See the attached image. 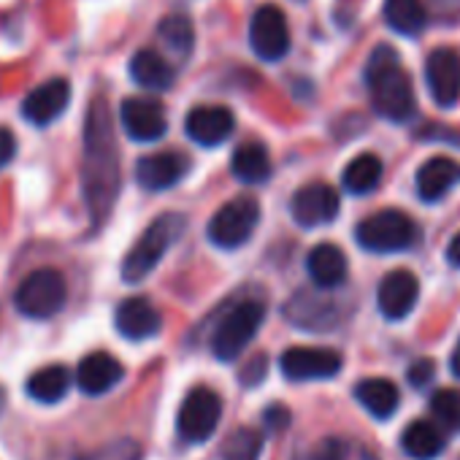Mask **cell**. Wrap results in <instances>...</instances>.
<instances>
[{
  "instance_id": "7402d4cb",
  "label": "cell",
  "mask_w": 460,
  "mask_h": 460,
  "mask_svg": "<svg viewBox=\"0 0 460 460\" xmlns=\"http://www.w3.org/2000/svg\"><path fill=\"white\" fill-rule=\"evenodd\" d=\"M285 312L288 320L304 331H328L331 325H336V304L317 298L312 293H298Z\"/></svg>"
},
{
  "instance_id": "f546056e",
  "label": "cell",
  "mask_w": 460,
  "mask_h": 460,
  "mask_svg": "<svg viewBox=\"0 0 460 460\" xmlns=\"http://www.w3.org/2000/svg\"><path fill=\"white\" fill-rule=\"evenodd\" d=\"M263 433L258 428H239L222 444V460H261Z\"/></svg>"
},
{
  "instance_id": "1f68e13d",
  "label": "cell",
  "mask_w": 460,
  "mask_h": 460,
  "mask_svg": "<svg viewBox=\"0 0 460 460\" xmlns=\"http://www.w3.org/2000/svg\"><path fill=\"white\" fill-rule=\"evenodd\" d=\"M430 414L444 433H460V390H436L430 395Z\"/></svg>"
},
{
  "instance_id": "4fadbf2b",
  "label": "cell",
  "mask_w": 460,
  "mask_h": 460,
  "mask_svg": "<svg viewBox=\"0 0 460 460\" xmlns=\"http://www.w3.org/2000/svg\"><path fill=\"white\" fill-rule=\"evenodd\" d=\"M425 79L430 98L441 109H452L460 98V55L455 49H433L425 60Z\"/></svg>"
},
{
  "instance_id": "3957f363",
  "label": "cell",
  "mask_w": 460,
  "mask_h": 460,
  "mask_svg": "<svg viewBox=\"0 0 460 460\" xmlns=\"http://www.w3.org/2000/svg\"><path fill=\"white\" fill-rule=\"evenodd\" d=\"M187 219L181 214H160L136 242V247L122 261V279L128 285H136L146 279L157 263L165 258V252L184 236Z\"/></svg>"
},
{
  "instance_id": "e0dca14e",
  "label": "cell",
  "mask_w": 460,
  "mask_h": 460,
  "mask_svg": "<svg viewBox=\"0 0 460 460\" xmlns=\"http://www.w3.org/2000/svg\"><path fill=\"white\" fill-rule=\"evenodd\" d=\"M236 128V117L227 106H195L187 114L184 130L200 146H219Z\"/></svg>"
},
{
  "instance_id": "5bb4252c",
  "label": "cell",
  "mask_w": 460,
  "mask_h": 460,
  "mask_svg": "<svg viewBox=\"0 0 460 460\" xmlns=\"http://www.w3.org/2000/svg\"><path fill=\"white\" fill-rule=\"evenodd\" d=\"M420 298V282L411 271L406 269H398V271H390L382 282H379V290H376V304H379V312L382 317L398 323L403 317L411 314L414 304Z\"/></svg>"
},
{
  "instance_id": "30bf717a",
  "label": "cell",
  "mask_w": 460,
  "mask_h": 460,
  "mask_svg": "<svg viewBox=\"0 0 460 460\" xmlns=\"http://www.w3.org/2000/svg\"><path fill=\"white\" fill-rule=\"evenodd\" d=\"M341 366L344 358L328 347H290L279 360V368L290 382L331 379L341 371Z\"/></svg>"
},
{
  "instance_id": "ab89813d",
  "label": "cell",
  "mask_w": 460,
  "mask_h": 460,
  "mask_svg": "<svg viewBox=\"0 0 460 460\" xmlns=\"http://www.w3.org/2000/svg\"><path fill=\"white\" fill-rule=\"evenodd\" d=\"M449 368H452V374L460 379V341L455 344V349H452V358H449Z\"/></svg>"
},
{
  "instance_id": "8d00e7d4",
  "label": "cell",
  "mask_w": 460,
  "mask_h": 460,
  "mask_svg": "<svg viewBox=\"0 0 460 460\" xmlns=\"http://www.w3.org/2000/svg\"><path fill=\"white\" fill-rule=\"evenodd\" d=\"M339 460H376L371 449H366L363 444H349L341 441L339 444Z\"/></svg>"
},
{
  "instance_id": "603a6c76",
  "label": "cell",
  "mask_w": 460,
  "mask_h": 460,
  "mask_svg": "<svg viewBox=\"0 0 460 460\" xmlns=\"http://www.w3.org/2000/svg\"><path fill=\"white\" fill-rule=\"evenodd\" d=\"M355 398L358 403L376 420H390L395 411H398V403H401V393L395 387V382L390 379H363L358 382L355 387Z\"/></svg>"
},
{
  "instance_id": "d6a6232c",
  "label": "cell",
  "mask_w": 460,
  "mask_h": 460,
  "mask_svg": "<svg viewBox=\"0 0 460 460\" xmlns=\"http://www.w3.org/2000/svg\"><path fill=\"white\" fill-rule=\"evenodd\" d=\"M433 376H436V363H433L430 358L414 360V363L409 366V371H406V379H409V385H411L414 390L428 387V385L433 382Z\"/></svg>"
},
{
  "instance_id": "ba28073f",
  "label": "cell",
  "mask_w": 460,
  "mask_h": 460,
  "mask_svg": "<svg viewBox=\"0 0 460 460\" xmlns=\"http://www.w3.org/2000/svg\"><path fill=\"white\" fill-rule=\"evenodd\" d=\"M219 420H222V398L211 387H195L181 401L176 428L184 441L200 444L214 436Z\"/></svg>"
},
{
  "instance_id": "ffe728a7",
  "label": "cell",
  "mask_w": 460,
  "mask_h": 460,
  "mask_svg": "<svg viewBox=\"0 0 460 460\" xmlns=\"http://www.w3.org/2000/svg\"><path fill=\"white\" fill-rule=\"evenodd\" d=\"M122 376H125L122 363L109 352H93V355L82 358V363L76 368V385L87 395L109 393L111 387H117L122 382Z\"/></svg>"
},
{
  "instance_id": "ac0fdd59",
  "label": "cell",
  "mask_w": 460,
  "mask_h": 460,
  "mask_svg": "<svg viewBox=\"0 0 460 460\" xmlns=\"http://www.w3.org/2000/svg\"><path fill=\"white\" fill-rule=\"evenodd\" d=\"M114 323H117V331L130 341H146V339L157 336L163 328V317H160L157 306L141 296L125 298L117 306Z\"/></svg>"
},
{
  "instance_id": "d6986e66",
  "label": "cell",
  "mask_w": 460,
  "mask_h": 460,
  "mask_svg": "<svg viewBox=\"0 0 460 460\" xmlns=\"http://www.w3.org/2000/svg\"><path fill=\"white\" fill-rule=\"evenodd\" d=\"M457 181H460V163L455 157L436 155V157H430V160H425L420 165L417 179H414V187H417V195L425 203H436L452 187H457Z\"/></svg>"
},
{
  "instance_id": "2e32d148",
  "label": "cell",
  "mask_w": 460,
  "mask_h": 460,
  "mask_svg": "<svg viewBox=\"0 0 460 460\" xmlns=\"http://www.w3.org/2000/svg\"><path fill=\"white\" fill-rule=\"evenodd\" d=\"M190 165H192L190 157H184L181 152L149 155L136 163V181L149 192H163V190H171L173 184H179L187 176Z\"/></svg>"
},
{
  "instance_id": "277c9868",
  "label": "cell",
  "mask_w": 460,
  "mask_h": 460,
  "mask_svg": "<svg viewBox=\"0 0 460 460\" xmlns=\"http://www.w3.org/2000/svg\"><path fill=\"white\" fill-rule=\"evenodd\" d=\"M420 236V230L414 225V219L398 208H385L376 211L371 217H366L358 227H355V239L363 250L368 252H379V255H390V252H403L409 247H414Z\"/></svg>"
},
{
  "instance_id": "484cf974",
  "label": "cell",
  "mask_w": 460,
  "mask_h": 460,
  "mask_svg": "<svg viewBox=\"0 0 460 460\" xmlns=\"http://www.w3.org/2000/svg\"><path fill=\"white\" fill-rule=\"evenodd\" d=\"M230 171L244 184H261L271 176V155L261 141H247L230 157Z\"/></svg>"
},
{
  "instance_id": "5b68a950",
  "label": "cell",
  "mask_w": 460,
  "mask_h": 460,
  "mask_svg": "<svg viewBox=\"0 0 460 460\" xmlns=\"http://www.w3.org/2000/svg\"><path fill=\"white\" fill-rule=\"evenodd\" d=\"M263 320H266V306L261 301H242L230 309L219 320L211 336V352L217 355V360H225V363L236 360L258 336Z\"/></svg>"
},
{
  "instance_id": "f35d334b",
  "label": "cell",
  "mask_w": 460,
  "mask_h": 460,
  "mask_svg": "<svg viewBox=\"0 0 460 460\" xmlns=\"http://www.w3.org/2000/svg\"><path fill=\"white\" fill-rule=\"evenodd\" d=\"M447 261H449L455 269H460V234L452 236V242H449V247H447Z\"/></svg>"
},
{
  "instance_id": "836d02e7",
  "label": "cell",
  "mask_w": 460,
  "mask_h": 460,
  "mask_svg": "<svg viewBox=\"0 0 460 460\" xmlns=\"http://www.w3.org/2000/svg\"><path fill=\"white\" fill-rule=\"evenodd\" d=\"M266 366H269L266 355L252 358V360H250V366L242 371V382H244V385H250V387H252V385H258V382L266 376Z\"/></svg>"
},
{
  "instance_id": "9a60e30c",
  "label": "cell",
  "mask_w": 460,
  "mask_h": 460,
  "mask_svg": "<svg viewBox=\"0 0 460 460\" xmlns=\"http://www.w3.org/2000/svg\"><path fill=\"white\" fill-rule=\"evenodd\" d=\"M68 103H71V84L66 79H49V82L39 84L22 101V117L36 128H47L58 117H63Z\"/></svg>"
},
{
  "instance_id": "4316f807",
  "label": "cell",
  "mask_w": 460,
  "mask_h": 460,
  "mask_svg": "<svg viewBox=\"0 0 460 460\" xmlns=\"http://www.w3.org/2000/svg\"><path fill=\"white\" fill-rule=\"evenodd\" d=\"M385 22L401 36H417L428 25L422 0H385Z\"/></svg>"
},
{
  "instance_id": "e575fe53",
  "label": "cell",
  "mask_w": 460,
  "mask_h": 460,
  "mask_svg": "<svg viewBox=\"0 0 460 460\" xmlns=\"http://www.w3.org/2000/svg\"><path fill=\"white\" fill-rule=\"evenodd\" d=\"M339 444H341L339 438H325L304 460H339Z\"/></svg>"
},
{
  "instance_id": "6da1fadb",
  "label": "cell",
  "mask_w": 460,
  "mask_h": 460,
  "mask_svg": "<svg viewBox=\"0 0 460 460\" xmlns=\"http://www.w3.org/2000/svg\"><path fill=\"white\" fill-rule=\"evenodd\" d=\"M82 192L90 219L101 225L114 208L119 192V152L114 141L111 114L98 95L87 109L84 122V157H82Z\"/></svg>"
},
{
  "instance_id": "8992f818",
  "label": "cell",
  "mask_w": 460,
  "mask_h": 460,
  "mask_svg": "<svg viewBox=\"0 0 460 460\" xmlns=\"http://www.w3.org/2000/svg\"><path fill=\"white\" fill-rule=\"evenodd\" d=\"M261 222V203L252 195H239L227 200L208 219V242L219 250H239L247 244Z\"/></svg>"
},
{
  "instance_id": "d590c367",
  "label": "cell",
  "mask_w": 460,
  "mask_h": 460,
  "mask_svg": "<svg viewBox=\"0 0 460 460\" xmlns=\"http://www.w3.org/2000/svg\"><path fill=\"white\" fill-rule=\"evenodd\" d=\"M17 152V138L9 128H0V168H6Z\"/></svg>"
},
{
  "instance_id": "44dd1931",
  "label": "cell",
  "mask_w": 460,
  "mask_h": 460,
  "mask_svg": "<svg viewBox=\"0 0 460 460\" xmlns=\"http://www.w3.org/2000/svg\"><path fill=\"white\" fill-rule=\"evenodd\" d=\"M306 271L320 290H333L347 282V255L336 244H317L306 258Z\"/></svg>"
},
{
  "instance_id": "d4e9b609",
  "label": "cell",
  "mask_w": 460,
  "mask_h": 460,
  "mask_svg": "<svg viewBox=\"0 0 460 460\" xmlns=\"http://www.w3.org/2000/svg\"><path fill=\"white\" fill-rule=\"evenodd\" d=\"M401 447L411 460H433L444 452V430L430 420H414L406 425Z\"/></svg>"
},
{
  "instance_id": "cb8c5ba5",
  "label": "cell",
  "mask_w": 460,
  "mask_h": 460,
  "mask_svg": "<svg viewBox=\"0 0 460 460\" xmlns=\"http://www.w3.org/2000/svg\"><path fill=\"white\" fill-rule=\"evenodd\" d=\"M130 76H133V82L138 87L152 90V93H165L173 84V79H176L173 68L155 49H141V52L133 55V60H130Z\"/></svg>"
},
{
  "instance_id": "52a82bcc",
  "label": "cell",
  "mask_w": 460,
  "mask_h": 460,
  "mask_svg": "<svg viewBox=\"0 0 460 460\" xmlns=\"http://www.w3.org/2000/svg\"><path fill=\"white\" fill-rule=\"evenodd\" d=\"M68 301L66 277L58 269H39L22 279L14 296V306L20 314L31 320H49L55 317Z\"/></svg>"
},
{
  "instance_id": "4dcf8cb0",
  "label": "cell",
  "mask_w": 460,
  "mask_h": 460,
  "mask_svg": "<svg viewBox=\"0 0 460 460\" xmlns=\"http://www.w3.org/2000/svg\"><path fill=\"white\" fill-rule=\"evenodd\" d=\"M157 36H160V41H163L173 55H181V58H187L190 49H192V44H195L192 22H190V17H184V14H171V17H165V20L160 22V28H157Z\"/></svg>"
},
{
  "instance_id": "74e56055",
  "label": "cell",
  "mask_w": 460,
  "mask_h": 460,
  "mask_svg": "<svg viewBox=\"0 0 460 460\" xmlns=\"http://www.w3.org/2000/svg\"><path fill=\"white\" fill-rule=\"evenodd\" d=\"M263 420H266V425H269L271 430H282V428H288V422H290V411H288L285 406H271V409L263 414Z\"/></svg>"
},
{
  "instance_id": "83f0119b",
  "label": "cell",
  "mask_w": 460,
  "mask_h": 460,
  "mask_svg": "<svg viewBox=\"0 0 460 460\" xmlns=\"http://www.w3.org/2000/svg\"><path fill=\"white\" fill-rule=\"evenodd\" d=\"M68 387H71V374L66 366H47L41 371H36L25 390L33 401L39 403H58L68 395Z\"/></svg>"
},
{
  "instance_id": "7a4b0ae2",
  "label": "cell",
  "mask_w": 460,
  "mask_h": 460,
  "mask_svg": "<svg viewBox=\"0 0 460 460\" xmlns=\"http://www.w3.org/2000/svg\"><path fill=\"white\" fill-rule=\"evenodd\" d=\"M366 84L374 111L387 122H406L414 109V84L406 68L401 66L393 47L382 44L374 49L368 66H366Z\"/></svg>"
},
{
  "instance_id": "8fae6325",
  "label": "cell",
  "mask_w": 460,
  "mask_h": 460,
  "mask_svg": "<svg viewBox=\"0 0 460 460\" xmlns=\"http://www.w3.org/2000/svg\"><path fill=\"white\" fill-rule=\"evenodd\" d=\"M339 208H341L339 192L331 184H325V181L304 184L301 190H296V195L290 200L293 219L301 227H306V230L333 222L339 217Z\"/></svg>"
},
{
  "instance_id": "7c38bea8",
  "label": "cell",
  "mask_w": 460,
  "mask_h": 460,
  "mask_svg": "<svg viewBox=\"0 0 460 460\" xmlns=\"http://www.w3.org/2000/svg\"><path fill=\"white\" fill-rule=\"evenodd\" d=\"M119 119L125 133L138 144H152L163 138L168 130L165 109L155 98H125L119 109Z\"/></svg>"
},
{
  "instance_id": "9c48e42d",
  "label": "cell",
  "mask_w": 460,
  "mask_h": 460,
  "mask_svg": "<svg viewBox=\"0 0 460 460\" xmlns=\"http://www.w3.org/2000/svg\"><path fill=\"white\" fill-rule=\"evenodd\" d=\"M250 47L266 63H277L290 52V28L282 9L263 6L255 12L250 22Z\"/></svg>"
},
{
  "instance_id": "60d3db41",
  "label": "cell",
  "mask_w": 460,
  "mask_h": 460,
  "mask_svg": "<svg viewBox=\"0 0 460 460\" xmlns=\"http://www.w3.org/2000/svg\"><path fill=\"white\" fill-rule=\"evenodd\" d=\"M0 406H4V390H0Z\"/></svg>"
},
{
  "instance_id": "f1b7e54d",
  "label": "cell",
  "mask_w": 460,
  "mask_h": 460,
  "mask_svg": "<svg viewBox=\"0 0 460 460\" xmlns=\"http://www.w3.org/2000/svg\"><path fill=\"white\" fill-rule=\"evenodd\" d=\"M344 190L352 192V195H368L379 187L382 181V160L371 152L366 155H358L347 168H344Z\"/></svg>"
}]
</instances>
